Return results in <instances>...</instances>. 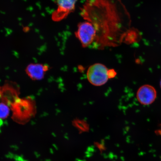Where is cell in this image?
Here are the masks:
<instances>
[{
  "label": "cell",
  "mask_w": 161,
  "mask_h": 161,
  "mask_svg": "<svg viewBox=\"0 0 161 161\" xmlns=\"http://www.w3.org/2000/svg\"><path fill=\"white\" fill-rule=\"evenodd\" d=\"M80 15L95 28L96 38L93 48L102 50L128 42L130 15L121 0H87Z\"/></svg>",
  "instance_id": "cell-1"
},
{
  "label": "cell",
  "mask_w": 161,
  "mask_h": 161,
  "mask_svg": "<svg viewBox=\"0 0 161 161\" xmlns=\"http://www.w3.org/2000/svg\"><path fill=\"white\" fill-rule=\"evenodd\" d=\"M108 69L105 65L96 63L90 66L86 72L88 81L92 85L100 86L107 83L109 79Z\"/></svg>",
  "instance_id": "cell-2"
},
{
  "label": "cell",
  "mask_w": 161,
  "mask_h": 161,
  "mask_svg": "<svg viewBox=\"0 0 161 161\" xmlns=\"http://www.w3.org/2000/svg\"><path fill=\"white\" fill-rule=\"evenodd\" d=\"M76 37L79 40L84 48L93 45L96 38V31L93 25L90 22L85 21L79 24Z\"/></svg>",
  "instance_id": "cell-3"
},
{
  "label": "cell",
  "mask_w": 161,
  "mask_h": 161,
  "mask_svg": "<svg viewBox=\"0 0 161 161\" xmlns=\"http://www.w3.org/2000/svg\"><path fill=\"white\" fill-rule=\"evenodd\" d=\"M57 8L52 14L54 21H58L65 19L75 9L77 0H56Z\"/></svg>",
  "instance_id": "cell-4"
},
{
  "label": "cell",
  "mask_w": 161,
  "mask_h": 161,
  "mask_svg": "<svg viewBox=\"0 0 161 161\" xmlns=\"http://www.w3.org/2000/svg\"><path fill=\"white\" fill-rule=\"evenodd\" d=\"M156 96L155 90L152 86L145 85L139 88L137 93V98L143 104L147 105L154 101Z\"/></svg>",
  "instance_id": "cell-5"
},
{
  "label": "cell",
  "mask_w": 161,
  "mask_h": 161,
  "mask_svg": "<svg viewBox=\"0 0 161 161\" xmlns=\"http://www.w3.org/2000/svg\"><path fill=\"white\" fill-rule=\"evenodd\" d=\"M48 66L41 64H30L28 65L26 72L30 78L34 80H41L43 78Z\"/></svg>",
  "instance_id": "cell-6"
},
{
  "label": "cell",
  "mask_w": 161,
  "mask_h": 161,
  "mask_svg": "<svg viewBox=\"0 0 161 161\" xmlns=\"http://www.w3.org/2000/svg\"><path fill=\"white\" fill-rule=\"evenodd\" d=\"M9 108L6 104L0 103V119H5L9 115Z\"/></svg>",
  "instance_id": "cell-7"
},
{
  "label": "cell",
  "mask_w": 161,
  "mask_h": 161,
  "mask_svg": "<svg viewBox=\"0 0 161 161\" xmlns=\"http://www.w3.org/2000/svg\"><path fill=\"white\" fill-rule=\"evenodd\" d=\"M116 75V72L114 69H110L108 70V76L109 78H114L115 77Z\"/></svg>",
  "instance_id": "cell-8"
},
{
  "label": "cell",
  "mask_w": 161,
  "mask_h": 161,
  "mask_svg": "<svg viewBox=\"0 0 161 161\" xmlns=\"http://www.w3.org/2000/svg\"></svg>",
  "instance_id": "cell-9"
}]
</instances>
